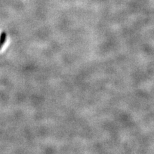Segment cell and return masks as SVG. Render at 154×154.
Wrapping results in <instances>:
<instances>
[{"label": "cell", "instance_id": "obj_1", "mask_svg": "<svg viewBox=\"0 0 154 154\" xmlns=\"http://www.w3.org/2000/svg\"><path fill=\"white\" fill-rule=\"evenodd\" d=\"M7 41V34L5 32H0V50L3 47Z\"/></svg>", "mask_w": 154, "mask_h": 154}]
</instances>
